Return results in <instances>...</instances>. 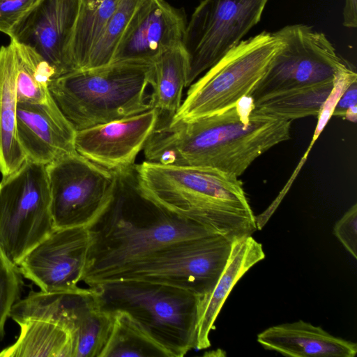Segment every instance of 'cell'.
<instances>
[{
    "label": "cell",
    "mask_w": 357,
    "mask_h": 357,
    "mask_svg": "<svg viewBox=\"0 0 357 357\" xmlns=\"http://www.w3.org/2000/svg\"><path fill=\"white\" fill-rule=\"evenodd\" d=\"M291 124L256 112L247 96L224 112L155 129L143 149L145 161L211 167L239 177L258 157L290 139Z\"/></svg>",
    "instance_id": "obj_1"
},
{
    "label": "cell",
    "mask_w": 357,
    "mask_h": 357,
    "mask_svg": "<svg viewBox=\"0 0 357 357\" xmlns=\"http://www.w3.org/2000/svg\"><path fill=\"white\" fill-rule=\"evenodd\" d=\"M89 246L81 281L111 280L158 250L178 241L219 234L120 184L109 204L86 226Z\"/></svg>",
    "instance_id": "obj_2"
},
{
    "label": "cell",
    "mask_w": 357,
    "mask_h": 357,
    "mask_svg": "<svg viewBox=\"0 0 357 357\" xmlns=\"http://www.w3.org/2000/svg\"><path fill=\"white\" fill-rule=\"evenodd\" d=\"M134 172L132 185L140 195L232 241L258 228L243 184L235 175L211 167L145 160L135 166Z\"/></svg>",
    "instance_id": "obj_3"
},
{
    "label": "cell",
    "mask_w": 357,
    "mask_h": 357,
    "mask_svg": "<svg viewBox=\"0 0 357 357\" xmlns=\"http://www.w3.org/2000/svg\"><path fill=\"white\" fill-rule=\"evenodd\" d=\"M153 63L112 62L53 79L55 103L76 131L121 120L152 108Z\"/></svg>",
    "instance_id": "obj_4"
},
{
    "label": "cell",
    "mask_w": 357,
    "mask_h": 357,
    "mask_svg": "<svg viewBox=\"0 0 357 357\" xmlns=\"http://www.w3.org/2000/svg\"><path fill=\"white\" fill-rule=\"evenodd\" d=\"M90 287L102 310L129 314L172 357L196 348L199 296L195 293L138 280H114Z\"/></svg>",
    "instance_id": "obj_5"
},
{
    "label": "cell",
    "mask_w": 357,
    "mask_h": 357,
    "mask_svg": "<svg viewBox=\"0 0 357 357\" xmlns=\"http://www.w3.org/2000/svg\"><path fill=\"white\" fill-rule=\"evenodd\" d=\"M281 45L274 32L266 31L241 40L189 86L170 123L224 112L249 96Z\"/></svg>",
    "instance_id": "obj_6"
},
{
    "label": "cell",
    "mask_w": 357,
    "mask_h": 357,
    "mask_svg": "<svg viewBox=\"0 0 357 357\" xmlns=\"http://www.w3.org/2000/svg\"><path fill=\"white\" fill-rule=\"evenodd\" d=\"M54 229L46 165L26 160L0 181V249L17 266Z\"/></svg>",
    "instance_id": "obj_7"
},
{
    "label": "cell",
    "mask_w": 357,
    "mask_h": 357,
    "mask_svg": "<svg viewBox=\"0 0 357 357\" xmlns=\"http://www.w3.org/2000/svg\"><path fill=\"white\" fill-rule=\"evenodd\" d=\"M282 45L249 95L253 102L294 89L333 82L350 62L321 32L304 24L274 32Z\"/></svg>",
    "instance_id": "obj_8"
},
{
    "label": "cell",
    "mask_w": 357,
    "mask_h": 357,
    "mask_svg": "<svg viewBox=\"0 0 357 357\" xmlns=\"http://www.w3.org/2000/svg\"><path fill=\"white\" fill-rule=\"evenodd\" d=\"M232 241L220 234L169 244L128 267L111 280L166 284L199 296L210 293L227 262Z\"/></svg>",
    "instance_id": "obj_9"
},
{
    "label": "cell",
    "mask_w": 357,
    "mask_h": 357,
    "mask_svg": "<svg viewBox=\"0 0 357 357\" xmlns=\"http://www.w3.org/2000/svg\"><path fill=\"white\" fill-rule=\"evenodd\" d=\"M268 0H202L187 24L188 86L216 63L256 26Z\"/></svg>",
    "instance_id": "obj_10"
},
{
    "label": "cell",
    "mask_w": 357,
    "mask_h": 357,
    "mask_svg": "<svg viewBox=\"0 0 357 357\" xmlns=\"http://www.w3.org/2000/svg\"><path fill=\"white\" fill-rule=\"evenodd\" d=\"M9 316L17 324L36 319L62 325L72 335L73 357H100L114 324L113 313L100 308L90 287L31 291L13 306Z\"/></svg>",
    "instance_id": "obj_11"
},
{
    "label": "cell",
    "mask_w": 357,
    "mask_h": 357,
    "mask_svg": "<svg viewBox=\"0 0 357 357\" xmlns=\"http://www.w3.org/2000/svg\"><path fill=\"white\" fill-rule=\"evenodd\" d=\"M54 228L86 227L112 202L121 177L77 152L46 165Z\"/></svg>",
    "instance_id": "obj_12"
},
{
    "label": "cell",
    "mask_w": 357,
    "mask_h": 357,
    "mask_svg": "<svg viewBox=\"0 0 357 357\" xmlns=\"http://www.w3.org/2000/svg\"><path fill=\"white\" fill-rule=\"evenodd\" d=\"M89 246L86 227L54 228L17 267L21 275L41 291L73 289L82 280Z\"/></svg>",
    "instance_id": "obj_13"
},
{
    "label": "cell",
    "mask_w": 357,
    "mask_h": 357,
    "mask_svg": "<svg viewBox=\"0 0 357 357\" xmlns=\"http://www.w3.org/2000/svg\"><path fill=\"white\" fill-rule=\"evenodd\" d=\"M158 119L157 111L151 108L129 118L76 131L75 151L120 177L128 176L137 156L156 129Z\"/></svg>",
    "instance_id": "obj_14"
},
{
    "label": "cell",
    "mask_w": 357,
    "mask_h": 357,
    "mask_svg": "<svg viewBox=\"0 0 357 357\" xmlns=\"http://www.w3.org/2000/svg\"><path fill=\"white\" fill-rule=\"evenodd\" d=\"M81 0H38L13 29L10 38L38 53L56 77L75 70L71 43Z\"/></svg>",
    "instance_id": "obj_15"
},
{
    "label": "cell",
    "mask_w": 357,
    "mask_h": 357,
    "mask_svg": "<svg viewBox=\"0 0 357 357\" xmlns=\"http://www.w3.org/2000/svg\"><path fill=\"white\" fill-rule=\"evenodd\" d=\"M187 24L183 8H175L165 0H142L112 62L153 63L162 52L182 44Z\"/></svg>",
    "instance_id": "obj_16"
},
{
    "label": "cell",
    "mask_w": 357,
    "mask_h": 357,
    "mask_svg": "<svg viewBox=\"0 0 357 357\" xmlns=\"http://www.w3.org/2000/svg\"><path fill=\"white\" fill-rule=\"evenodd\" d=\"M16 131L26 160L47 165L77 152L76 130L52 97L44 103L17 102Z\"/></svg>",
    "instance_id": "obj_17"
},
{
    "label": "cell",
    "mask_w": 357,
    "mask_h": 357,
    "mask_svg": "<svg viewBox=\"0 0 357 357\" xmlns=\"http://www.w3.org/2000/svg\"><path fill=\"white\" fill-rule=\"evenodd\" d=\"M257 340L266 349L291 357H354L357 353L356 343L303 320L271 326Z\"/></svg>",
    "instance_id": "obj_18"
},
{
    "label": "cell",
    "mask_w": 357,
    "mask_h": 357,
    "mask_svg": "<svg viewBox=\"0 0 357 357\" xmlns=\"http://www.w3.org/2000/svg\"><path fill=\"white\" fill-rule=\"evenodd\" d=\"M264 257L262 245L252 235L232 242L227 262L215 287L210 293L199 298L196 349H204L211 346L210 332L214 329L215 321L233 287Z\"/></svg>",
    "instance_id": "obj_19"
},
{
    "label": "cell",
    "mask_w": 357,
    "mask_h": 357,
    "mask_svg": "<svg viewBox=\"0 0 357 357\" xmlns=\"http://www.w3.org/2000/svg\"><path fill=\"white\" fill-rule=\"evenodd\" d=\"M16 57L14 42L0 47V172L16 171L26 161L16 131Z\"/></svg>",
    "instance_id": "obj_20"
},
{
    "label": "cell",
    "mask_w": 357,
    "mask_h": 357,
    "mask_svg": "<svg viewBox=\"0 0 357 357\" xmlns=\"http://www.w3.org/2000/svg\"><path fill=\"white\" fill-rule=\"evenodd\" d=\"M153 65L151 105L158 113L157 129L169 124L181 106L188 86V56L181 44L162 52Z\"/></svg>",
    "instance_id": "obj_21"
},
{
    "label": "cell",
    "mask_w": 357,
    "mask_h": 357,
    "mask_svg": "<svg viewBox=\"0 0 357 357\" xmlns=\"http://www.w3.org/2000/svg\"><path fill=\"white\" fill-rule=\"evenodd\" d=\"M17 340L0 351V357H73L70 331L45 319H26L17 323Z\"/></svg>",
    "instance_id": "obj_22"
},
{
    "label": "cell",
    "mask_w": 357,
    "mask_h": 357,
    "mask_svg": "<svg viewBox=\"0 0 357 357\" xmlns=\"http://www.w3.org/2000/svg\"><path fill=\"white\" fill-rule=\"evenodd\" d=\"M333 87V81L287 91L254 102V109L289 121L317 116Z\"/></svg>",
    "instance_id": "obj_23"
},
{
    "label": "cell",
    "mask_w": 357,
    "mask_h": 357,
    "mask_svg": "<svg viewBox=\"0 0 357 357\" xmlns=\"http://www.w3.org/2000/svg\"><path fill=\"white\" fill-rule=\"evenodd\" d=\"M112 313L113 327L100 357H172L129 314Z\"/></svg>",
    "instance_id": "obj_24"
},
{
    "label": "cell",
    "mask_w": 357,
    "mask_h": 357,
    "mask_svg": "<svg viewBox=\"0 0 357 357\" xmlns=\"http://www.w3.org/2000/svg\"><path fill=\"white\" fill-rule=\"evenodd\" d=\"M12 40L15 50L17 102H48L52 99L49 86L51 81L56 77L54 68L33 49Z\"/></svg>",
    "instance_id": "obj_25"
},
{
    "label": "cell",
    "mask_w": 357,
    "mask_h": 357,
    "mask_svg": "<svg viewBox=\"0 0 357 357\" xmlns=\"http://www.w3.org/2000/svg\"><path fill=\"white\" fill-rule=\"evenodd\" d=\"M120 1L81 0L70 47L75 70L85 68L93 46Z\"/></svg>",
    "instance_id": "obj_26"
},
{
    "label": "cell",
    "mask_w": 357,
    "mask_h": 357,
    "mask_svg": "<svg viewBox=\"0 0 357 357\" xmlns=\"http://www.w3.org/2000/svg\"><path fill=\"white\" fill-rule=\"evenodd\" d=\"M141 1L121 0L93 46L84 69L105 66L112 62L116 48Z\"/></svg>",
    "instance_id": "obj_27"
},
{
    "label": "cell",
    "mask_w": 357,
    "mask_h": 357,
    "mask_svg": "<svg viewBox=\"0 0 357 357\" xmlns=\"http://www.w3.org/2000/svg\"><path fill=\"white\" fill-rule=\"evenodd\" d=\"M357 80V74L355 67L349 63L345 68L342 69L335 77L333 80V89L326 100L323 107L321 109L317 117L318 121L316 128L314 132L310 144L305 152L304 155L301 159L298 165L295 169L292 176L289 179L284 188L289 189L293 181L297 176L299 171L303 166L304 162L308 157L310 151L314 146L316 140L319 137L321 132L326 127L327 123L332 117L336 104L346 89L354 81Z\"/></svg>",
    "instance_id": "obj_28"
},
{
    "label": "cell",
    "mask_w": 357,
    "mask_h": 357,
    "mask_svg": "<svg viewBox=\"0 0 357 357\" xmlns=\"http://www.w3.org/2000/svg\"><path fill=\"white\" fill-rule=\"evenodd\" d=\"M21 273L0 249V341L5 334L6 322L13 306L20 299Z\"/></svg>",
    "instance_id": "obj_29"
},
{
    "label": "cell",
    "mask_w": 357,
    "mask_h": 357,
    "mask_svg": "<svg viewBox=\"0 0 357 357\" xmlns=\"http://www.w3.org/2000/svg\"><path fill=\"white\" fill-rule=\"evenodd\" d=\"M38 0H0V32L8 36Z\"/></svg>",
    "instance_id": "obj_30"
},
{
    "label": "cell",
    "mask_w": 357,
    "mask_h": 357,
    "mask_svg": "<svg viewBox=\"0 0 357 357\" xmlns=\"http://www.w3.org/2000/svg\"><path fill=\"white\" fill-rule=\"evenodd\" d=\"M333 234L348 252L357 259V204H354L335 223Z\"/></svg>",
    "instance_id": "obj_31"
},
{
    "label": "cell",
    "mask_w": 357,
    "mask_h": 357,
    "mask_svg": "<svg viewBox=\"0 0 357 357\" xmlns=\"http://www.w3.org/2000/svg\"><path fill=\"white\" fill-rule=\"evenodd\" d=\"M357 108V80L343 92L335 107L333 116L344 118L347 112Z\"/></svg>",
    "instance_id": "obj_32"
},
{
    "label": "cell",
    "mask_w": 357,
    "mask_h": 357,
    "mask_svg": "<svg viewBox=\"0 0 357 357\" xmlns=\"http://www.w3.org/2000/svg\"><path fill=\"white\" fill-rule=\"evenodd\" d=\"M342 16L344 26L357 27V0H345Z\"/></svg>",
    "instance_id": "obj_33"
}]
</instances>
